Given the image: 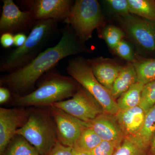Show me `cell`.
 Returning a JSON list of instances; mask_svg holds the SVG:
<instances>
[{
	"instance_id": "obj_14",
	"label": "cell",
	"mask_w": 155,
	"mask_h": 155,
	"mask_svg": "<svg viewBox=\"0 0 155 155\" xmlns=\"http://www.w3.org/2000/svg\"><path fill=\"white\" fill-rule=\"evenodd\" d=\"M87 61L97 80L110 92L123 67L110 59L102 57L88 59Z\"/></svg>"
},
{
	"instance_id": "obj_28",
	"label": "cell",
	"mask_w": 155,
	"mask_h": 155,
	"mask_svg": "<svg viewBox=\"0 0 155 155\" xmlns=\"http://www.w3.org/2000/svg\"><path fill=\"white\" fill-rule=\"evenodd\" d=\"M120 143L114 142L102 141L91 151L92 155H113Z\"/></svg>"
},
{
	"instance_id": "obj_5",
	"label": "cell",
	"mask_w": 155,
	"mask_h": 155,
	"mask_svg": "<svg viewBox=\"0 0 155 155\" xmlns=\"http://www.w3.org/2000/svg\"><path fill=\"white\" fill-rule=\"evenodd\" d=\"M67 71L71 77L94 98L104 113L115 116L119 112L116 101L110 92L97 80L87 60L81 57L71 58L67 64Z\"/></svg>"
},
{
	"instance_id": "obj_15",
	"label": "cell",
	"mask_w": 155,
	"mask_h": 155,
	"mask_svg": "<svg viewBox=\"0 0 155 155\" xmlns=\"http://www.w3.org/2000/svg\"><path fill=\"white\" fill-rule=\"evenodd\" d=\"M145 112L140 107L119 110L114 116L118 125L125 136H135L143 126Z\"/></svg>"
},
{
	"instance_id": "obj_32",
	"label": "cell",
	"mask_w": 155,
	"mask_h": 155,
	"mask_svg": "<svg viewBox=\"0 0 155 155\" xmlns=\"http://www.w3.org/2000/svg\"><path fill=\"white\" fill-rule=\"evenodd\" d=\"M25 33H18L14 35V46L17 48L21 47L25 43L27 38Z\"/></svg>"
},
{
	"instance_id": "obj_30",
	"label": "cell",
	"mask_w": 155,
	"mask_h": 155,
	"mask_svg": "<svg viewBox=\"0 0 155 155\" xmlns=\"http://www.w3.org/2000/svg\"><path fill=\"white\" fill-rule=\"evenodd\" d=\"M14 35L11 33H5L1 35L0 43L5 48H8L14 45Z\"/></svg>"
},
{
	"instance_id": "obj_18",
	"label": "cell",
	"mask_w": 155,
	"mask_h": 155,
	"mask_svg": "<svg viewBox=\"0 0 155 155\" xmlns=\"http://www.w3.org/2000/svg\"><path fill=\"white\" fill-rule=\"evenodd\" d=\"M149 150L135 136H125L113 155H148Z\"/></svg>"
},
{
	"instance_id": "obj_1",
	"label": "cell",
	"mask_w": 155,
	"mask_h": 155,
	"mask_svg": "<svg viewBox=\"0 0 155 155\" xmlns=\"http://www.w3.org/2000/svg\"><path fill=\"white\" fill-rule=\"evenodd\" d=\"M89 51L72 28L66 25L57 45L45 50L25 67L2 75L1 85L9 89L15 96L28 94L44 74L54 69L64 58Z\"/></svg>"
},
{
	"instance_id": "obj_25",
	"label": "cell",
	"mask_w": 155,
	"mask_h": 155,
	"mask_svg": "<svg viewBox=\"0 0 155 155\" xmlns=\"http://www.w3.org/2000/svg\"><path fill=\"white\" fill-rule=\"evenodd\" d=\"M155 104V80L144 85L139 106L146 112Z\"/></svg>"
},
{
	"instance_id": "obj_21",
	"label": "cell",
	"mask_w": 155,
	"mask_h": 155,
	"mask_svg": "<svg viewBox=\"0 0 155 155\" xmlns=\"http://www.w3.org/2000/svg\"><path fill=\"white\" fill-rule=\"evenodd\" d=\"M155 134V104L146 112L143 126L135 135L147 146L150 143Z\"/></svg>"
},
{
	"instance_id": "obj_11",
	"label": "cell",
	"mask_w": 155,
	"mask_h": 155,
	"mask_svg": "<svg viewBox=\"0 0 155 155\" xmlns=\"http://www.w3.org/2000/svg\"><path fill=\"white\" fill-rule=\"evenodd\" d=\"M48 109L55 123L58 141L66 146L73 147L84 129L89 126V123L54 106H50Z\"/></svg>"
},
{
	"instance_id": "obj_17",
	"label": "cell",
	"mask_w": 155,
	"mask_h": 155,
	"mask_svg": "<svg viewBox=\"0 0 155 155\" xmlns=\"http://www.w3.org/2000/svg\"><path fill=\"white\" fill-rule=\"evenodd\" d=\"M131 64L135 69L139 82L145 84L155 80V58L135 56V60Z\"/></svg>"
},
{
	"instance_id": "obj_10",
	"label": "cell",
	"mask_w": 155,
	"mask_h": 155,
	"mask_svg": "<svg viewBox=\"0 0 155 155\" xmlns=\"http://www.w3.org/2000/svg\"><path fill=\"white\" fill-rule=\"evenodd\" d=\"M20 2L33 14L36 21L64 22L69 16L74 2L70 0H26Z\"/></svg>"
},
{
	"instance_id": "obj_6",
	"label": "cell",
	"mask_w": 155,
	"mask_h": 155,
	"mask_svg": "<svg viewBox=\"0 0 155 155\" xmlns=\"http://www.w3.org/2000/svg\"><path fill=\"white\" fill-rule=\"evenodd\" d=\"M72 28L82 43L91 38L94 31L104 22L101 6L96 0H76L64 21Z\"/></svg>"
},
{
	"instance_id": "obj_8",
	"label": "cell",
	"mask_w": 155,
	"mask_h": 155,
	"mask_svg": "<svg viewBox=\"0 0 155 155\" xmlns=\"http://www.w3.org/2000/svg\"><path fill=\"white\" fill-rule=\"evenodd\" d=\"M119 19L125 32L140 49L147 52H155V21L131 14Z\"/></svg>"
},
{
	"instance_id": "obj_29",
	"label": "cell",
	"mask_w": 155,
	"mask_h": 155,
	"mask_svg": "<svg viewBox=\"0 0 155 155\" xmlns=\"http://www.w3.org/2000/svg\"><path fill=\"white\" fill-rule=\"evenodd\" d=\"M72 149L73 147L66 146L58 141L47 155H73Z\"/></svg>"
},
{
	"instance_id": "obj_33",
	"label": "cell",
	"mask_w": 155,
	"mask_h": 155,
	"mask_svg": "<svg viewBox=\"0 0 155 155\" xmlns=\"http://www.w3.org/2000/svg\"><path fill=\"white\" fill-rule=\"evenodd\" d=\"M72 152L73 155H92L91 152L84 150L75 147H73Z\"/></svg>"
},
{
	"instance_id": "obj_26",
	"label": "cell",
	"mask_w": 155,
	"mask_h": 155,
	"mask_svg": "<svg viewBox=\"0 0 155 155\" xmlns=\"http://www.w3.org/2000/svg\"><path fill=\"white\" fill-rule=\"evenodd\" d=\"M114 51L118 56L129 63H133L135 60V56L133 54L132 48L123 40L118 44Z\"/></svg>"
},
{
	"instance_id": "obj_27",
	"label": "cell",
	"mask_w": 155,
	"mask_h": 155,
	"mask_svg": "<svg viewBox=\"0 0 155 155\" xmlns=\"http://www.w3.org/2000/svg\"><path fill=\"white\" fill-rule=\"evenodd\" d=\"M106 2L120 17L130 14L128 0H107Z\"/></svg>"
},
{
	"instance_id": "obj_2",
	"label": "cell",
	"mask_w": 155,
	"mask_h": 155,
	"mask_svg": "<svg viewBox=\"0 0 155 155\" xmlns=\"http://www.w3.org/2000/svg\"><path fill=\"white\" fill-rule=\"evenodd\" d=\"M38 87L28 94L15 96L14 105L50 106L74 95L79 85L72 78L61 75L54 68L43 75Z\"/></svg>"
},
{
	"instance_id": "obj_23",
	"label": "cell",
	"mask_w": 155,
	"mask_h": 155,
	"mask_svg": "<svg viewBox=\"0 0 155 155\" xmlns=\"http://www.w3.org/2000/svg\"><path fill=\"white\" fill-rule=\"evenodd\" d=\"M102 141L97 134L88 126L82 131L74 147L91 152Z\"/></svg>"
},
{
	"instance_id": "obj_7",
	"label": "cell",
	"mask_w": 155,
	"mask_h": 155,
	"mask_svg": "<svg viewBox=\"0 0 155 155\" xmlns=\"http://www.w3.org/2000/svg\"><path fill=\"white\" fill-rule=\"evenodd\" d=\"M51 106L87 123L104 112L94 98L80 85L71 98L55 103Z\"/></svg>"
},
{
	"instance_id": "obj_22",
	"label": "cell",
	"mask_w": 155,
	"mask_h": 155,
	"mask_svg": "<svg viewBox=\"0 0 155 155\" xmlns=\"http://www.w3.org/2000/svg\"><path fill=\"white\" fill-rule=\"evenodd\" d=\"M6 155H40L25 138L17 135L10 143Z\"/></svg>"
},
{
	"instance_id": "obj_24",
	"label": "cell",
	"mask_w": 155,
	"mask_h": 155,
	"mask_svg": "<svg viewBox=\"0 0 155 155\" xmlns=\"http://www.w3.org/2000/svg\"><path fill=\"white\" fill-rule=\"evenodd\" d=\"M101 35L108 46L113 50L125 36V33L121 29L114 25H109L104 28Z\"/></svg>"
},
{
	"instance_id": "obj_16",
	"label": "cell",
	"mask_w": 155,
	"mask_h": 155,
	"mask_svg": "<svg viewBox=\"0 0 155 155\" xmlns=\"http://www.w3.org/2000/svg\"><path fill=\"white\" fill-rule=\"evenodd\" d=\"M137 81V74L132 64L129 63L123 66L110 91L114 99H118Z\"/></svg>"
},
{
	"instance_id": "obj_31",
	"label": "cell",
	"mask_w": 155,
	"mask_h": 155,
	"mask_svg": "<svg viewBox=\"0 0 155 155\" xmlns=\"http://www.w3.org/2000/svg\"><path fill=\"white\" fill-rule=\"evenodd\" d=\"M9 89L5 87L1 86L0 87V104H3L10 100L11 93Z\"/></svg>"
},
{
	"instance_id": "obj_19",
	"label": "cell",
	"mask_w": 155,
	"mask_h": 155,
	"mask_svg": "<svg viewBox=\"0 0 155 155\" xmlns=\"http://www.w3.org/2000/svg\"><path fill=\"white\" fill-rule=\"evenodd\" d=\"M145 84L137 81L116 100L119 110H125L139 106Z\"/></svg>"
},
{
	"instance_id": "obj_3",
	"label": "cell",
	"mask_w": 155,
	"mask_h": 155,
	"mask_svg": "<svg viewBox=\"0 0 155 155\" xmlns=\"http://www.w3.org/2000/svg\"><path fill=\"white\" fill-rule=\"evenodd\" d=\"M58 23L53 20L37 21L24 44L11 51L1 61V72H14L34 60L58 32Z\"/></svg>"
},
{
	"instance_id": "obj_34",
	"label": "cell",
	"mask_w": 155,
	"mask_h": 155,
	"mask_svg": "<svg viewBox=\"0 0 155 155\" xmlns=\"http://www.w3.org/2000/svg\"><path fill=\"white\" fill-rule=\"evenodd\" d=\"M148 155H155V134L153 136L150 143Z\"/></svg>"
},
{
	"instance_id": "obj_12",
	"label": "cell",
	"mask_w": 155,
	"mask_h": 155,
	"mask_svg": "<svg viewBox=\"0 0 155 155\" xmlns=\"http://www.w3.org/2000/svg\"><path fill=\"white\" fill-rule=\"evenodd\" d=\"M30 111L22 107L0 108V154L3 155L17 130L26 123Z\"/></svg>"
},
{
	"instance_id": "obj_4",
	"label": "cell",
	"mask_w": 155,
	"mask_h": 155,
	"mask_svg": "<svg viewBox=\"0 0 155 155\" xmlns=\"http://www.w3.org/2000/svg\"><path fill=\"white\" fill-rule=\"evenodd\" d=\"M17 135L23 137L40 155H47L58 141L55 123L48 109L30 111L28 121Z\"/></svg>"
},
{
	"instance_id": "obj_13",
	"label": "cell",
	"mask_w": 155,
	"mask_h": 155,
	"mask_svg": "<svg viewBox=\"0 0 155 155\" xmlns=\"http://www.w3.org/2000/svg\"><path fill=\"white\" fill-rule=\"evenodd\" d=\"M89 126L103 141L120 143L125 137L114 115L104 112L90 122Z\"/></svg>"
},
{
	"instance_id": "obj_9",
	"label": "cell",
	"mask_w": 155,
	"mask_h": 155,
	"mask_svg": "<svg viewBox=\"0 0 155 155\" xmlns=\"http://www.w3.org/2000/svg\"><path fill=\"white\" fill-rule=\"evenodd\" d=\"M0 18V34L25 33L31 30L36 22L30 11H22L13 0H3Z\"/></svg>"
},
{
	"instance_id": "obj_20",
	"label": "cell",
	"mask_w": 155,
	"mask_h": 155,
	"mask_svg": "<svg viewBox=\"0 0 155 155\" xmlns=\"http://www.w3.org/2000/svg\"><path fill=\"white\" fill-rule=\"evenodd\" d=\"M130 14L155 21V1L128 0Z\"/></svg>"
}]
</instances>
